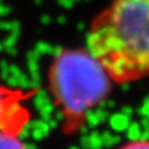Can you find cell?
I'll return each instance as SVG.
<instances>
[{
    "label": "cell",
    "mask_w": 149,
    "mask_h": 149,
    "mask_svg": "<svg viewBox=\"0 0 149 149\" xmlns=\"http://www.w3.org/2000/svg\"><path fill=\"white\" fill-rule=\"evenodd\" d=\"M87 47L118 85L149 78V0H111L91 21Z\"/></svg>",
    "instance_id": "obj_1"
},
{
    "label": "cell",
    "mask_w": 149,
    "mask_h": 149,
    "mask_svg": "<svg viewBox=\"0 0 149 149\" xmlns=\"http://www.w3.org/2000/svg\"><path fill=\"white\" fill-rule=\"evenodd\" d=\"M114 81L88 47L61 49L47 70V90L62 118L61 129L72 136L88 113L108 98Z\"/></svg>",
    "instance_id": "obj_2"
},
{
    "label": "cell",
    "mask_w": 149,
    "mask_h": 149,
    "mask_svg": "<svg viewBox=\"0 0 149 149\" xmlns=\"http://www.w3.org/2000/svg\"><path fill=\"white\" fill-rule=\"evenodd\" d=\"M35 93L0 83V132L21 136L31 118L26 102Z\"/></svg>",
    "instance_id": "obj_3"
},
{
    "label": "cell",
    "mask_w": 149,
    "mask_h": 149,
    "mask_svg": "<svg viewBox=\"0 0 149 149\" xmlns=\"http://www.w3.org/2000/svg\"><path fill=\"white\" fill-rule=\"evenodd\" d=\"M0 148H25L20 136L0 132Z\"/></svg>",
    "instance_id": "obj_4"
},
{
    "label": "cell",
    "mask_w": 149,
    "mask_h": 149,
    "mask_svg": "<svg viewBox=\"0 0 149 149\" xmlns=\"http://www.w3.org/2000/svg\"><path fill=\"white\" fill-rule=\"evenodd\" d=\"M123 148H133V149H141V148H149V141L148 139H142V141H134L124 144Z\"/></svg>",
    "instance_id": "obj_5"
}]
</instances>
